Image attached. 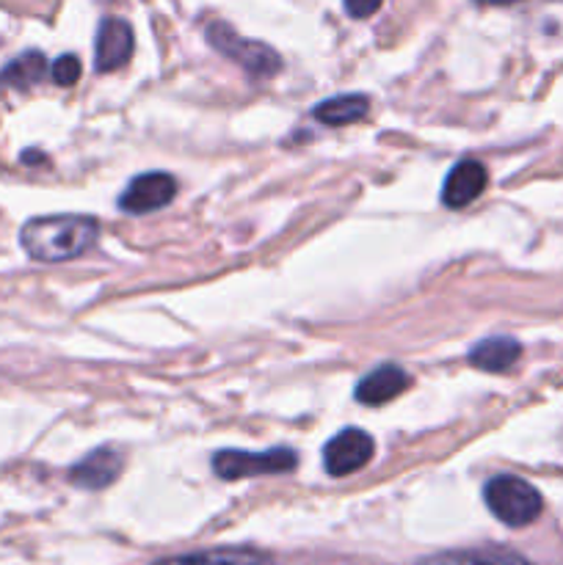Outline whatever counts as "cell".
Listing matches in <instances>:
<instances>
[{
    "mask_svg": "<svg viewBox=\"0 0 563 565\" xmlns=\"http://www.w3.org/2000/svg\"><path fill=\"white\" fill-rule=\"evenodd\" d=\"M99 224L92 215H42L20 230L25 254L36 263H66L97 243Z\"/></svg>",
    "mask_w": 563,
    "mask_h": 565,
    "instance_id": "cell-1",
    "label": "cell"
},
{
    "mask_svg": "<svg viewBox=\"0 0 563 565\" xmlns=\"http://www.w3.org/2000/svg\"><path fill=\"white\" fill-rule=\"evenodd\" d=\"M484 497L489 511L508 527H528L544 511V500L535 491V486H530L522 478H513V475L491 478L486 483Z\"/></svg>",
    "mask_w": 563,
    "mask_h": 565,
    "instance_id": "cell-2",
    "label": "cell"
},
{
    "mask_svg": "<svg viewBox=\"0 0 563 565\" xmlns=\"http://www.w3.org/2000/svg\"><path fill=\"white\" fill-rule=\"evenodd\" d=\"M208 42L219 50L221 55L241 64L252 77H274L282 70V58L274 47L263 42H252L232 31L226 22H213L208 25Z\"/></svg>",
    "mask_w": 563,
    "mask_h": 565,
    "instance_id": "cell-3",
    "label": "cell"
},
{
    "mask_svg": "<svg viewBox=\"0 0 563 565\" xmlns=\"http://www.w3.org/2000/svg\"><path fill=\"white\" fill-rule=\"evenodd\" d=\"M298 463L296 450L290 447H274L265 452L246 450H221L213 456V472L221 480H246L257 475H287Z\"/></svg>",
    "mask_w": 563,
    "mask_h": 565,
    "instance_id": "cell-4",
    "label": "cell"
},
{
    "mask_svg": "<svg viewBox=\"0 0 563 565\" xmlns=\"http://www.w3.org/2000/svg\"><path fill=\"white\" fill-rule=\"evenodd\" d=\"M375 452L373 436L362 428H346L323 447V467L331 478H346L370 463Z\"/></svg>",
    "mask_w": 563,
    "mask_h": 565,
    "instance_id": "cell-5",
    "label": "cell"
},
{
    "mask_svg": "<svg viewBox=\"0 0 563 565\" xmlns=\"http://www.w3.org/2000/svg\"><path fill=\"white\" fill-rule=\"evenodd\" d=\"M174 177L166 174V171H147V174H138L136 180H130V185L119 196V210L130 215L155 213V210L166 207L174 199Z\"/></svg>",
    "mask_w": 563,
    "mask_h": 565,
    "instance_id": "cell-6",
    "label": "cell"
},
{
    "mask_svg": "<svg viewBox=\"0 0 563 565\" xmlns=\"http://www.w3.org/2000/svg\"><path fill=\"white\" fill-rule=\"evenodd\" d=\"M132 55V28L119 17H108L99 22L97 42H94V64L99 72H114L130 61Z\"/></svg>",
    "mask_w": 563,
    "mask_h": 565,
    "instance_id": "cell-7",
    "label": "cell"
},
{
    "mask_svg": "<svg viewBox=\"0 0 563 565\" xmlns=\"http://www.w3.org/2000/svg\"><path fill=\"white\" fill-rule=\"evenodd\" d=\"M125 469V458H121L119 450L114 447H99V450L88 452L83 461H77L72 467L70 480L77 486V489H86V491H99L105 486L114 483L116 478L121 475Z\"/></svg>",
    "mask_w": 563,
    "mask_h": 565,
    "instance_id": "cell-8",
    "label": "cell"
},
{
    "mask_svg": "<svg viewBox=\"0 0 563 565\" xmlns=\"http://www.w3.org/2000/svg\"><path fill=\"white\" fill-rule=\"evenodd\" d=\"M486 182H489V174H486L484 163H478V160H461L447 174L445 188H442V202L453 210L467 207V204H472L486 191Z\"/></svg>",
    "mask_w": 563,
    "mask_h": 565,
    "instance_id": "cell-9",
    "label": "cell"
},
{
    "mask_svg": "<svg viewBox=\"0 0 563 565\" xmlns=\"http://www.w3.org/2000/svg\"><path fill=\"white\" fill-rule=\"evenodd\" d=\"M408 384H412V379H408L406 370L397 367V364H381L359 381L357 401L364 406H384V403L395 401Z\"/></svg>",
    "mask_w": 563,
    "mask_h": 565,
    "instance_id": "cell-10",
    "label": "cell"
},
{
    "mask_svg": "<svg viewBox=\"0 0 563 565\" xmlns=\"http://www.w3.org/2000/svg\"><path fill=\"white\" fill-rule=\"evenodd\" d=\"M519 356H522V345L513 337H489L469 351V364L484 373H506L519 362Z\"/></svg>",
    "mask_w": 563,
    "mask_h": 565,
    "instance_id": "cell-11",
    "label": "cell"
},
{
    "mask_svg": "<svg viewBox=\"0 0 563 565\" xmlns=\"http://www.w3.org/2000/svg\"><path fill=\"white\" fill-rule=\"evenodd\" d=\"M414 565H530L522 555L508 550H495V546H484V550H458V552H439V555L423 557Z\"/></svg>",
    "mask_w": 563,
    "mask_h": 565,
    "instance_id": "cell-12",
    "label": "cell"
},
{
    "mask_svg": "<svg viewBox=\"0 0 563 565\" xmlns=\"http://www.w3.org/2000/svg\"><path fill=\"white\" fill-rule=\"evenodd\" d=\"M368 110H370V99L364 97V94H340V97L323 99V103L312 110V116L329 127H346V125H353V121L364 119Z\"/></svg>",
    "mask_w": 563,
    "mask_h": 565,
    "instance_id": "cell-13",
    "label": "cell"
},
{
    "mask_svg": "<svg viewBox=\"0 0 563 565\" xmlns=\"http://www.w3.org/2000/svg\"><path fill=\"white\" fill-rule=\"evenodd\" d=\"M155 565H268V557L254 550H210L196 555H180Z\"/></svg>",
    "mask_w": 563,
    "mask_h": 565,
    "instance_id": "cell-14",
    "label": "cell"
},
{
    "mask_svg": "<svg viewBox=\"0 0 563 565\" xmlns=\"http://www.w3.org/2000/svg\"><path fill=\"white\" fill-rule=\"evenodd\" d=\"M47 72V61L42 53L31 50V53H22L20 58L11 61L3 72H0V86H33L39 83Z\"/></svg>",
    "mask_w": 563,
    "mask_h": 565,
    "instance_id": "cell-15",
    "label": "cell"
},
{
    "mask_svg": "<svg viewBox=\"0 0 563 565\" xmlns=\"http://www.w3.org/2000/svg\"><path fill=\"white\" fill-rule=\"evenodd\" d=\"M50 75H53V81L59 83V86H72V83H77V77H81V61H77L75 55H61V58L53 61V66H50Z\"/></svg>",
    "mask_w": 563,
    "mask_h": 565,
    "instance_id": "cell-16",
    "label": "cell"
},
{
    "mask_svg": "<svg viewBox=\"0 0 563 565\" xmlns=\"http://www.w3.org/2000/svg\"><path fill=\"white\" fill-rule=\"evenodd\" d=\"M346 3V11L351 17H357V20H364V17L375 14L381 6V0H342Z\"/></svg>",
    "mask_w": 563,
    "mask_h": 565,
    "instance_id": "cell-17",
    "label": "cell"
},
{
    "mask_svg": "<svg viewBox=\"0 0 563 565\" xmlns=\"http://www.w3.org/2000/svg\"><path fill=\"white\" fill-rule=\"evenodd\" d=\"M478 3H517V0H478Z\"/></svg>",
    "mask_w": 563,
    "mask_h": 565,
    "instance_id": "cell-18",
    "label": "cell"
}]
</instances>
